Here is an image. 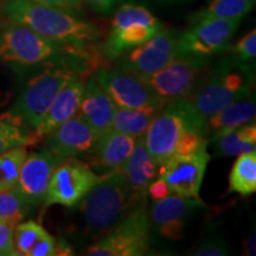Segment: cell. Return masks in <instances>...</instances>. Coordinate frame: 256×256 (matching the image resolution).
Masks as SVG:
<instances>
[{"label": "cell", "instance_id": "cell-1", "mask_svg": "<svg viewBox=\"0 0 256 256\" xmlns=\"http://www.w3.org/2000/svg\"><path fill=\"white\" fill-rule=\"evenodd\" d=\"M0 12L8 20L25 25L46 40L78 50H90L101 40L100 28L37 0H5Z\"/></svg>", "mask_w": 256, "mask_h": 256}, {"label": "cell", "instance_id": "cell-2", "mask_svg": "<svg viewBox=\"0 0 256 256\" xmlns=\"http://www.w3.org/2000/svg\"><path fill=\"white\" fill-rule=\"evenodd\" d=\"M145 194L134 190L119 170L101 176L98 184L76 208L81 217V232L90 240L104 236Z\"/></svg>", "mask_w": 256, "mask_h": 256}, {"label": "cell", "instance_id": "cell-3", "mask_svg": "<svg viewBox=\"0 0 256 256\" xmlns=\"http://www.w3.org/2000/svg\"><path fill=\"white\" fill-rule=\"evenodd\" d=\"M206 72L188 98L206 120L226 106L254 92V64L242 63L232 57L220 60L212 69Z\"/></svg>", "mask_w": 256, "mask_h": 256}, {"label": "cell", "instance_id": "cell-4", "mask_svg": "<svg viewBox=\"0 0 256 256\" xmlns=\"http://www.w3.org/2000/svg\"><path fill=\"white\" fill-rule=\"evenodd\" d=\"M190 132L206 134V119L200 116L188 98H180L166 104L156 114L144 140L147 151L160 165L174 156L178 144Z\"/></svg>", "mask_w": 256, "mask_h": 256}, {"label": "cell", "instance_id": "cell-5", "mask_svg": "<svg viewBox=\"0 0 256 256\" xmlns=\"http://www.w3.org/2000/svg\"><path fill=\"white\" fill-rule=\"evenodd\" d=\"M151 226L145 202L139 200L86 250L88 256H142L151 249Z\"/></svg>", "mask_w": 256, "mask_h": 256}, {"label": "cell", "instance_id": "cell-6", "mask_svg": "<svg viewBox=\"0 0 256 256\" xmlns=\"http://www.w3.org/2000/svg\"><path fill=\"white\" fill-rule=\"evenodd\" d=\"M81 52H88V50L55 43L16 22L8 20L0 25V60L2 62L32 66Z\"/></svg>", "mask_w": 256, "mask_h": 256}, {"label": "cell", "instance_id": "cell-7", "mask_svg": "<svg viewBox=\"0 0 256 256\" xmlns=\"http://www.w3.org/2000/svg\"><path fill=\"white\" fill-rule=\"evenodd\" d=\"M78 75H83L78 62L55 66L40 72L28 83L11 110L23 118L34 130L60 89Z\"/></svg>", "mask_w": 256, "mask_h": 256}, {"label": "cell", "instance_id": "cell-8", "mask_svg": "<svg viewBox=\"0 0 256 256\" xmlns=\"http://www.w3.org/2000/svg\"><path fill=\"white\" fill-rule=\"evenodd\" d=\"M162 22L145 6L128 2L115 12L110 36L104 43V54L116 58L126 51L145 43L162 30Z\"/></svg>", "mask_w": 256, "mask_h": 256}, {"label": "cell", "instance_id": "cell-9", "mask_svg": "<svg viewBox=\"0 0 256 256\" xmlns=\"http://www.w3.org/2000/svg\"><path fill=\"white\" fill-rule=\"evenodd\" d=\"M209 64V57L178 56L158 72L136 76L168 104L171 101L188 98Z\"/></svg>", "mask_w": 256, "mask_h": 256}, {"label": "cell", "instance_id": "cell-10", "mask_svg": "<svg viewBox=\"0 0 256 256\" xmlns=\"http://www.w3.org/2000/svg\"><path fill=\"white\" fill-rule=\"evenodd\" d=\"M100 178L101 176L95 174L87 162L78 158L63 159L51 174L44 203L72 209L87 196Z\"/></svg>", "mask_w": 256, "mask_h": 256}, {"label": "cell", "instance_id": "cell-11", "mask_svg": "<svg viewBox=\"0 0 256 256\" xmlns=\"http://www.w3.org/2000/svg\"><path fill=\"white\" fill-rule=\"evenodd\" d=\"M242 19H194V24L178 36L180 56L210 57L228 49L229 42Z\"/></svg>", "mask_w": 256, "mask_h": 256}, {"label": "cell", "instance_id": "cell-12", "mask_svg": "<svg viewBox=\"0 0 256 256\" xmlns=\"http://www.w3.org/2000/svg\"><path fill=\"white\" fill-rule=\"evenodd\" d=\"M178 36L179 34L174 28H162L145 43L118 56L115 68L133 75H148L158 72L180 56Z\"/></svg>", "mask_w": 256, "mask_h": 256}, {"label": "cell", "instance_id": "cell-13", "mask_svg": "<svg viewBox=\"0 0 256 256\" xmlns=\"http://www.w3.org/2000/svg\"><path fill=\"white\" fill-rule=\"evenodd\" d=\"M94 78L119 108L162 110L166 104L145 82L130 72L116 68H98Z\"/></svg>", "mask_w": 256, "mask_h": 256}, {"label": "cell", "instance_id": "cell-14", "mask_svg": "<svg viewBox=\"0 0 256 256\" xmlns=\"http://www.w3.org/2000/svg\"><path fill=\"white\" fill-rule=\"evenodd\" d=\"M211 159L208 148L174 154L159 165V178L168 185L171 194L182 197H200V190Z\"/></svg>", "mask_w": 256, "mask_h": 256}, {"label": "cell", "instance_id": "cell-15", "mask_svg": "<svg viewBox=\"0 0 256 256\" xmlns=\"http://www.w3.org/2000/svg\"><path fill=\"white\" fill-rule=\"evenodd\" d=\"M206 203L200 197H182L177 194L156 200L148 212L151 232L168 241L184 238L185 228L194 214L203 209Z\"/></svg>", "mask_w": 256, "mask_h": 256}, {"label": "cell", "instance_id": "cell-16", "mask_svg": "<svg viewBox=\"0 0 256 256\" xmlns=\"http://www.w3.org/2000/svg\"><path fill=\"white\" fill-rule=\"evenodd\" d=\"M44 138L46 151L60 159H68L90 154L100 136L78 113Z\"/></svg>", "mask_w": 256, "mask_h": 256}, {"label": "cell", "instance_id": "cell-17", "mask_svg": "<svg viewBox=\"0 0 256 256\" xmlns=\"http://www.w3.org/2000/svg\"><path fill=\"white\" fill-rule=\"evenodd\" d=\"M62 160L46 150L30 154L28 153L14 188L32 204L44 202L51 174Z\"/></svg>", "mask_w": 256, "mask_h": 256}, {"label": "cell", "instance_id": "cell-18", "mask_svg": "<svg viewBox=\"0 0 256 256\" xmlns=\"http://www.w3.org/2000/svg\"><path fill=\"white\" fill-rule=\"evenodd\" d=\"M84 86L86 81L83 75H78L60 89L43 120L34 130L36 140L43 139L54 128L78 114Z\"/></svg>", "mask_w": 256, "mask_h": 256}, {"label": "cell", "instance_id": "cell-19", "mask_svg": "<svg viewBox=\"0 0 256 256\" xmlns=\"http://www.w3.org/2000/svg\"><path fill=\"white\" fill-rule=\"evenodd\" d=\"M116 106L94 76L86 82L78 113L87 121L98 136L110 130Z\"/></svg>", "mask_w": 256, "mask_h": 256}, {"label": "cell", "instance_id": "cell-20", "mask_svg": "<svg viewBox=\"0 0 256 256\" xmlns=\"http://www.w3.org/2000/svg\"><path fill=\"white\" fill-rule=\"evenodd\" d=\"M136 140L118 130H108L98 138L92 153L87 156L92 165L110 172L119 170L132 153Z\"/></svg>", "mask_w": 256, "mask_h": 256}, {"label": "cell", "instance_id": "cell-21", "mask_svg": "<svg viewBox=\"0 0 256 256\" xmlns=\"http://www.w3.org/2000/svg\"><path fill=\"white\" fill-rule=\"evenodd\" d=\"M255 115L256 101L255 92H252L208 118L206 120L208 139L210 140L220 133L255 121Z\"/></svg>", "mask_w": 256, "mask_h": 256}, {"label": "cell", "instance_id": "cell-22", "mask_svg": "<svg viewBox=\"0 0 256 256\" xmlns=\"http://www.w3.org/2000/svg\"><path fill=\"white\" fill-rule=\"evenodd\" d=\"M134 190L146 194L147 188L158 177L159 165L145 146L144 136L138 138L130 156L119 168Z\"/></svg>", "mask_w": 256, "mask_h": 256}, {"label": "cell", "instance_id": "cell-23", "mask_svg": "<svg viewBox=\"0 0 256 256\" xmlns=\"http://www.w3.org/2000/svg\"><path fill=\"white\" fill-rule=\"evenodd\" d=\"M14 246L18 255L54 256L60 254L55 238L34 220L16 226Z\"/></svg>", "mask_w": 256, "mask_h": 256}, {"label": "cell", "instance_id": "cell-24", "mask_svg": "<svg viewBox=\"0 0 256 256\" xmlns=\"http://www.w3.org/2000/svg\"><path fill=\"white\" fill-rule=\"evenodd\" d=\"M216 154L218 156H238L242 153L256 150V124L255 121L226 130L211 138Z\"/></svg>", "mask_w": 256, "mask_h": 256}, {"label": "cell", "instance_id": "cell-25", "mask_svg": "<svg viewBox=\"0 0 256 256\" xmlns=\"http://www.w3.org/2000/svg\"><path fill=\"white\" fill-rule=\"evenodd\" d=\"M36 142L31 127L14 110L0 115V154L18 146L34 145Z\"/></svg>", "mask_w": 256, "mask_h": 256}, {"label": "cell", "instance_id": "cell-26", "mask_svg": "<svg viewBox=\"0 0 256 256\" xmlns=\"http://www.w3.org/2000/svg\"><path fill=\"white\" fill-rule=\"evenodd\" d=\"M160 110L153 108H119L114 112L110 130L127 134L134 139L145 136L147 128Z\"/></svg>", "mask_w": 256, "mask_h": 256}, {"label": "cell", "instance_id": "cell-27", "mask_svg": "<svg viewBox=\"0 0 256 256\" xmlns=\"http://www.w3.org/2000/svg\"><path fill=\"white\" fill-rule=\"evenodd\" d=\"M228 192L243 197L256 192V150L238 156L229 174Z\"/></svg>", "mask_w": 256, "mask_h": 256}, {"label": "cell", "instance_id": "cell-28", "mask_svg": "<svg viewBox=\"0 0 256 256\" xmlns=\"http://www.w3.org/2000/svg\"><path fill=\"white\" fill-rule=\"evenodd\" d=\"M255 0H212L194 19H243L254 8Z\"/></svg>", "mask_w": 256, "mask_h": 256}, {"label": "cell", "instance_id": "cell-29", "mask_svg": "<svg viewBox=\"0 0 256 256\" xmlns=\"http://www.w3.org/2000/svg\"><path fill=\"white\" fill-rule=\"evenodd\" d=\"M26 156V146L14 147L0 154V185L2 191L17 185L19 172Z\"/></svg>", "mask_w": 256, "mask_h": 256}, {"label": "cell", "instance_id": "cell-30", "mask_svg": "<svg viewBox=\"0 0 256 256\" xmlns=\"http://www.w3.org/2000/svg\"><path fill=\"white\" fill-rule=\"evenodd\" d=\"M34 204L28 202L16 188L0 191V220L20 223Z\"/></svg>", "mask_w": 256, "mask_h": 256}, {"label": "cell", "instance_id": "cell-31", "mask_svg": "<svg viewBox=\"0 0 256 256\" xmlns=\"http://www.w3.org/2000/svg\"><path fill=\"white\" fill-rule=\"evenodd\" d=\"M229 254V244L220 236H206L192 252L194 256H226Z\"/></svg>", "mask_w": 256, "mask_h": 256}, {"label": "cell", "instance_id": "cell-32", "mask_svg": "<svg viewBox=\"0 0 256 256\" xmlns=\"http://www.w3.org/2000/svg\"><path fill=\"white\" fill-rule=\"evenodd\" d=\"M234 56L242 63H254L256 56V30L252 28L243 36L232 49Z\"/></svg>", "mask_w": 256, "mask_h": 256}, {"label": "cell", "instance_id": "cell-33", "mask_svg": "<svg viewBox=\"0 0 256 256\" xmlns=\"http://www.w3.org/2000/svg\"><path fill=\"white\" fill-rule=\"evenodd\" d=\"M17 224L10 220H0V255H18L14 246V229Z\"/></svg>", "mask_w": 256, "mask_h": 256}, {"label": "cell", "instance_id": "cell-34", "mask_svg": "<svg viewBox=\"0 0 256 256\" xmlns=\"http://www.w3.org/2000/svg\"><path fill=\"white\" fill-rule=\"evenodd\" d=\"M52 8H60L62 11L82 18L84 16V2L83 0H37Z\"/></svg>", "mask_w": 256, "mask_h": 256}, {"label": "cell", "instance_id": "cell-35", "mask_svg": "<svg viewBox=\"0 0 256 256\" xmlns=\"http://www.w3.org/2000/svg\"><path fill=\"white\" fill-rule=\"evenodd\" d=\"M83 2L88 6H90L96 14L101 16H107L116 8L120 0H83Z\"/></svg>", "mask_w": 256, "mask_h": 256}, {"label": "cell", "instance_id": "cell-36", "mask_svg": "<svg viewBox=\"0 0 256 256\" xmlns=\"http://www.w3.org/2000/svg\"><path fill=\"white\" fill-rule=\"evenodd\" d=\"M146 194H150L154 200H162V198L168 196L170 191L165 182L162 180V178H158L154 179V180L148 185Z\"/></svg>", "mask_w": 256, "mask_h": 256}, {"label": "cell", "instance_id": "cell-37", "mask_svg": "<svg viewBox=\"0 0 256 256\" xmlns=\"http://www.w3.org/2000/svg\"><path fill=\"white\" fill-rule=\"evenodd\" d=\"M244 254L248 256L255 255V230L249 234L244 242Z\"/></svg>", "mask_w": 256, "mask_h": 256}]
</instances>
